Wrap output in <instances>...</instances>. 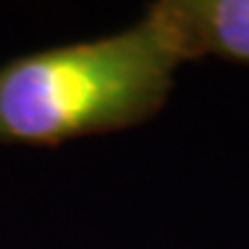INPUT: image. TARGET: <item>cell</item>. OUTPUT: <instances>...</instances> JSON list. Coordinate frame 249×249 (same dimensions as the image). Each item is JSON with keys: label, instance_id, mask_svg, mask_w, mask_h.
<instances>
[{"label": "cell", "instance_id": "obj_1", "mask_svg": "<svg viewBox=\"0 0 249 249\" xmlns=\"http://www.w3.org/2000/svg\"><path fill=\"white\" fill-rule=\"evenodd\" d=\"M188 59L155 8L112 36L36 51L0 66V142L59 145L153 117Z\"/></svg>", "mask_w": 249, "mask_h": 249}, {"label": "cell", "instance_id": "obj_2", "mask_svg": "<svg viewBox=\"0 0 249 249\" xmlns=\"http://www.w3.org/2000/svg\"><path fill=\"white\" fill-rule=\"evenodd\" d=\"M153 8L176 31L188 59L213 53L249 64V0H173Z\"/></svg>", "mask_w": 249, "mask_h": 249}]
</instances>
